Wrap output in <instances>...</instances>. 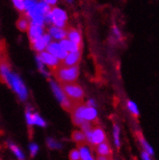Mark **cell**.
Here are the masks:
<instances>
[{"label":"cell","instance_id":"6da1fadb","mask_svg":"<svg viewBox=\"0 0 159 160\" xmlns=\"http://www.w3.org/2000/svg\"><path fill=\"white\" fill-rule=\"evenodd\" d=\"M52 73L57 79V81L61 83H71L74 82L78 77L79 68L77 66H65L59 64L57 67L52 70Z\"/></svg>","mask_w":159,"mask_h":160},{"label":"cell","instance_id":"7a4b0ae2","mask_svg":"<svg viewBox=\"0 0 159 160\" xmlns=\"http://www.w3.org/2000/svg\"><path fill=\"white\" fill-rule=\"evenodd\" d=\"M60 87L63 90L66 97L71 101H72L76 106L83 104L84 92H83V89L77 83L75 82L61 83Z\"/></svg>","mask_w":159,"mask_h":160},{"label":"cell","instance_id":"3957f363","mask_svg":"<svg viewBox=\"0 0 159 160\" xmlns=\"http://www.w3.org/2000/svg\"><path fill=\"white\" fill-rule=\"evenodd\" d=\"M10 87H12L14 90H15V92L19 96V98L21 99H26L27 98V90L23 84V82L21 81L20 78L14 74L12 75V77H11V80H10V84H9Z\"/></svg>","mask_w":159,"mask_h":160},{"label":"cell","instance_id":"277c9868","mask_svg":"<svg viewBox=\"0 0 159 160\" xmlns=\"http://www.w3.org/2000/svg\"><path fill=\"white\" fill-rule=\"evenodd\" d=\"M50 19L52 23L55 24V26L63 28L66 26V21H67V14L63 10L54 8L50 12Z\"/></svg>","mask_w":159,"mask_h":160},{"label":"cell","instance_id":"5b68a950","mask_svg":"<svg viewBox=\"0 0 159 160\" xmlns=\"http://www.w3.org/2000/svg\"><path fill=\"white\" fill-rule=\"evenodd\" d=\"M38 58H39L44 65L48 66V67L51 68V71L60 64V63L58 62V58H56L55 56H53L52 54H50L48 51H47V52H41V53L39 54V56H38Z\"/></svg>","mask_w":159,"mask_h":160},{"label":"cell","instance_id":"8992f818","mask_svg":"<svg viewBox=\"0 0 159 160\" xmlns=\"http://www.w3.org/2000/svg\"><path fill=\"white\" fill-rule=\"evenodd\" d=\"M47 51L53 56H55L56 58L61 59V60H64L67 56V51L61 47V44L56 43V42H50L47 45Z\"/></svg>","mask_w":159,"mask_h":160},{"label":"cell","instance_id":"52a82bcc","mask_svg":"<svg viewBox=\"0 0 159 160\" xmlns=\"http://www.w3.org/2000/svg\"><path fill=\"white\" fill-rule=\"evenodd\" d=\"M84 108H85V105L81 104V105H78L75 108H73V110L71 112L73 123L76 124V125H79V127H81V125L85 122V120L83 118V110H84Z\"/></svg>","mask_w":159,"mask_h":160},{"label":"cell","instance_id":"ba28073f","mask_svg":"<svg viewBox=\"0 0 159 160\" xmlns=\"http://www.w3.org/2000/svg\"><path fill=\"white\" fill-rule=\"evenodd\" d=\"M105 140V134L102 128L96 127L92 132V137H91V144L93 145H99L101 143H103Z\"/></svg>","mask_w":159,"mask_h":160},{"label":"cell","instance_id":"9c48e42d","mask_svg":"<svg viewBox=\"0 0 159 160\" xmlns=\"http://www.w3.org/2000/svg\"><path fill=\"white\" fill-rule=\"evenodd\" d=\"M50 36L49 35H42L40 39L37 41L31 42L33 48L36 51H42L45 48H47V45L50 43Z\"/></svg>","mask_w":159,"mask_h":160},{"label":"cell","instance_id":"30bf717a","mask_svg":"<svg viewBox=\"0 0 159 160\" xmlns=\"http://www.w3.org/2000/svg\"><path fill=\"white\" fill-rule=\"evenodd\" d=\"M28 34H29V38H30L31 42H35L42 36V27L41 25L32 23L28 29Z\"/></svg>","mask_w":159,"mask_h":160},{"label":"cell","instance_id":"8fae6325","mask_svg":"<svg viewBox=\"0 0 159 160\" xmlns=\"http://www.w3.org/2000/svg\"><path fill=\"white\" fill-rule=\"evenodd\" d=\"M79 61H80V53L78 52H71L70 54H67V56L63 60L61 64L65 66H76Z\"/></svg>","mask_w":159,"mask_h":160},{"label":"cell","instance_id":"7c38bea8","mask_svg":"<svg viewBox=\"0 0 159 160\" xmlns=\"http://www.w3.org/2000/svg\"><path fill=\"white\" fill-rule=\"evenodd\" d=\"M26 119H27L29 125L38 124V125H40V127H44L45 125L44 121L36 113H31L30 111H27L26 112Z\"/></svg>","mask_w":159,"mask_h":160},{"label":"cell","instance_id":"4fadbf2b","mask_svg":"<svg viewBox=\"0 0 159 160\" xmlns=\"http://www.w3.org/2000/svg\"><path fill=\"white\" fill-rule=\"evenodd\" d=\"M67 36L70 41L78 44L79 47H81V36L77 30H75L74 28H67Z\"/></svg>","mask_w":159,"mask_h":160},{"label":"cell","instance_id":"5bb4252c","mask_svg":"<svg viewBox=\"0 0 159 160\" xmlns=\"http://www.w3.org/2000/svg\"><path fill=\"white\" fill-rule=\"evenodd\" d=\"M61 47L67 52V51H70V52H78L79 49H80V47H79L78 44L72 42V41L70 40H62L61 42Z\"/></svg>","mask_w":159,"mask_h":160},{"label":"cell","instance_id":"9a60e30c","mask_svg":"<svg viewBox=\"0 0 159 160\" xmlns=\"http://www.w3.org/2000/svg\"><path fill=\"white\" fill-rule=\"evenodd\" d=\"M95 150H96L97 154H98V155L111 156V154H112L110 146H109L107 143H105V142H103V143H101V144L97 145V146L96 147Z\"/></svg>","mask_w":159,"mask_h":160},{"label":"cell","instance_id":"2e32d148","mask_svg":"<svg viewBox=\"0 0 159 160\" xmlns=\"http://www.w3.org/2000/svg\"><path fill=\"white\" fill-rule=\"evenodd\" d=\"M83 118L85 121H89V122H93L96 121L97 119V111L94 107H89V106H85L84 110H83Z\"/></svg>","mask_w":159,"mask_h":160},{"label":"cell","instance_id":"e0dca14e","mask_svg":"<svg viewBox=\"0 0 159 160\" xmlns=\"http://www.w3.org/2000/svg\"><path fill=\"white\" fill-rule=\"evenodd\" d=\"M49 33L53 38L58 39V40H63L64 38L67 37V30L60 28V27H57V26L51 27L49 29Z\"/></svg>","mask_w":159,"mask_h":160},{"label":"cell","instance_id":"ac0fdd59","mask_svg":"<svg viewBox=\"0 0 159 160\" xmlns=\"http://www.w3.org/2000/svg\"><path fill=\"white\" fill-rule=\"evenodd\" d=\"M72 140L77 143L79 146H80L81 144L84 145L86 143H88V140H87V137L86 135L84 134V132H81V131H78V130H75L72 132Z\"/></svg>","mask_w":159,"mask_h":160},{"label":"cell","instance_id":"d6986e66","mask_svg":"<svg viewBox=\"0 0 159 160\" xmlns=\"http://www.w3.org/2000/svg\"><path fill=\"white\" fill-rule=\"evenodd\" d=\"M30 25L31 24L29 23V20H28V18H27L26 16H21L18 18V20L17 21V26L21 31H26V30H28L29 27H30Z\"/></svg>","mask_w":159,"mask_h":160},{"label":"cell","instance_id":"ffe728a7","mask_svg":"<svg viewBox=\"0 0 159 160\" xmlns=\"http://www.w3.org/2000/svg\"><path fill=\"white\" fill-rule=\"evenodd\" d=\"M136 135H137V138L139 139V141H140V143L142 144V146L144 147V151L145 152H147L149 154H152V148L149 146V144H147V142H146V140H145V138H144V136L142 135V133L140 132V131H137L136 132Z\"/></svg>","mask_w":159,"mask_h":160},{"label":"cell","instance_id":"44dd1931","mask_svg":"<svg viewBox=\"0 0 159 160\" xmlns=\"http://www.w3.org/2000/svg\"><path fill=\"white\" fill-rule=\"evenodd\" d=\"M79 152H80L82 160H95L93 158V156L91 155V153H90V152L87 148H85L83 146H79Z\"/></svg>","mask_w":159,"mask_h":160},{"label":"cell","instance_id":"7402d4cb","mask_svg":"<svg viewBox=\"0 0 159 160\" xmlns=\"http://www.w3.org/2000/svg\"><path fill=\"white\" fill-rule=\"evenodd\" d=\"M10 148L11 150L13 151V152L16 154V156L19 159V160H23L24 159V156H23V154H22V152H20V150L19 148L16 146V145H13V144H11L10 145Z\"/></svg>","mask_w":159,"mask_h":160},{"label":"cell","instance_id":"603a6c76","mask_svg":"<svg viewBox=\"0 0 159 160\" xmlns=\"http://www.w3.org/2000/svg\"><path fill=\"white\" fill-rule=\"evenodd\" d=\"M127 107H128V109L130 110V112L133 114V115H134L135 117H138V115H139V111H138V108H137V106H136V104L134 103V102H132V101H127Z\"/></svg>","mask_w":159,"mask_h":160},{"label":"cell","instance_id":"cb8c5ba5","mask_svg":"<svg viewBox=\"0 0 159 160\" xmlns=\"http://www.w3.org/2000/svg\"><path fill=\"white\" fill-rule=\"evenodd\" d=\"M37 1L36 0H24V6H25V10L26 12L31 9H33L34 7L37 6Z\"/></svg>","mask_w":159,"mask_h":160},{"label":"cell","instance_id":"d4e9b609","mask_svg":"<svg viewBox=\"0 0 159 160\" xmlns=\"http://www.w3.org/2000/svg\"><path fill=\"white\" fill-rule=\"evenodd\" d=\"M14 5L16 6V8L20 11V12H23L25 10V6H24V0H13Z\"/></svg>","mask_w":159,"mask_h":160},{"label":"cell","instance_id":"484cf974","mask_svg":"<svg viewBox=\"0 0 159 160\" xmlns=\"http://www.w3.org/2000/svg\"><path fill=\"white\" fill-rule=\"evenodd\" d=\"M70 159L71 160H82L80 152L77 150H72L70 152Z\"/></svg>","mask_w":159,"mask_h":160},{"label":"cell","instance_id":"4316f807","mask_svg":"<svg viewBox=\"0 0 159 160\" xmlns=\"http://www.w3.org/2000/svg\"><path fill=\"white\" fill-rule=\"evenodd\" d=\"M119 135H120V129H119L117 124H114V138H115V144H116L117 148H120Z\"/></svg>","mask_w":159,"mask_h":160},{"label":"cell","instance_id":"83f0119b","mask_svg":"<svg viewBox=\"0 0 159 160\" xmlns=\"http://www.w3.org/2000/svg\"><path fill=\"white\" fill-rule=\"evenodd\" d=\"M47 145H48V147L51 148H59L61 147L60 144H59L58 142H56V141L53 140V139H48V140H47Z\"/></svg>","mask_w":159,"mask_h":160},{"label":"cell","instance_id":"f1b7e54d","mask_svg":"<svg viewBox=\"0 0 159 160\" xmlns=\"http://www.w3.org/2000/svg\"><path fill=\"white\" fill-rule=\"evenodd\" d=\"M38 150H39V148H38V146L36 144H31L30 145V152H31V155L32 156H34L37 153Z\"/></svg>","mask_w":159,"mask_h":160},{"label":"cell","instance_id":"f546056e","mask_svg":"<svg viewBox=\"0 0 159 160\" xmlns=\"http://www.w3.org/2000/svg\"><path fill=\"white\" fill-rule=\"evenodd\" d=\"M96 160H111V156H105V155H98L97 156Z\"/></svg>","mask_w":159,"mask_h":160},{"label":"cell","instance_id":"4dcf8cb0","mask_svg":"<svg viewBox=\"0 0 159 160\" xmlns=\"http://www.w3.org/2000/svg\"><path fill=\"white\" fill-rule=\"evenodd\" d=\"M43 2H45L48 5H54V4H56V2H57V0H43Z\"/></svg>","mask_w":159,"mask_h":160},{"label":"cell","instance_id":"1f68e13d","mask_svg":"<svg viewBox=\"0 0 159 160\" xmlns=\"http://www.w3.org/2000/svg\"><path fill=\"white\" fill-rule=\"evenodd\" d=\"M142 156H143L144 160H151V158H150V155H149V153H147V152H145V151H144V152L142 153Z\"/></svg>","mask_w":159,"mask_h":160},{"label":"cell","instance_id":"d6a6232c","mask_svg":"<svg viewBox=\"0 0 159 160\" xmlns=\"http://www.w3.org/2000/svg\"><path fill=\"white\" fill-rule=\"evenodd\" d=\"M95 105H96V103H95V101L93 99H90L87 102V106H89V107H94Z\"/></svg>","mask_w":159,"mask_h":160},{"label":"cell","instance_id":"836d02e7","mask_svg":"<svg viewBox=\"0 0 159 160\" xmlns=\"http://www.w3.org/2000/svg\"><path fill=\"white\" fill-rule=\"evenodd\" d=\"M69 1H71V0H69Z\"/></svg>","mask_w":159,"mask_h":160}]
</instances>
